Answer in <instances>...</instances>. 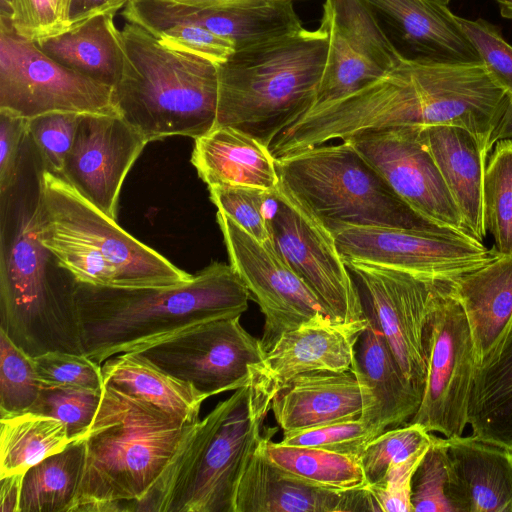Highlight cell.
<instances>
[{"label":"cell","mask_w":512,"mask_h":512,"mask_svg":"<svg viewBox=\"0 0 512 512\" xmlns=\"http://www.w3.org/2000/svg\"><path fill=\"white\" fill-rule=\"evenodd\" d=\"M369 317L350 322L319 313L281 335L255 368L254 379L274 396L298 375L350 371Z\"/></svg>","instance_id":"21"},{"label":"cell","mask_w":512,"mask_h":512,"mask_svg":"<svg viewBox=\"0 0 512 512\" xmlns=\"http://www.w3.org/2000/svg\"><path fill=\"white\" fill-rule=\"evenodd\" d=\"M125 1H126V3H128L130 0H125Z\"/></svg>","instance_id":"55"},{"label":"cell","mask_w":512,"mask_h":512,"mask_svg":"<svg viewBox=\"0 0 512 512\" xmlns=\"http://www.w3.org/2000/svg\"><path fill=\"white\" fill-rule=\"evenodd\" d=\"M447 479L444 438L431 433V443L412 477L413 512H454L446 496Z\"/></svg>","instance_id":"42"},{"label":"cell","mask_w":512,"mask_h":512,"mask_svg":"<svg viewBox=\"0 0 512 512\" xmlns=\"http://www.w3.org/2000/svg\"><path fill=\"white\" fill-rule=\"evenodd\" d=\"M458 21L491 78L512 97V46L495 25L482 18L458 16Z\"/></svg>","instance_id":"46"},{"label":"cell","mask_w":512,"mask_h":512,"mask_svg":"<svg viewBox=\"0 0 512 512\" xmlns=\"http://www.w3.org/2000/svg\"><path fill=\"white\" fill-rule=\"evenodd\" d=\"M276 250L316 295L335 321L366 317L352 274L332 232L280 182L269 200Z\"/></svg>","instance_id":"12"},{"label":"cell","mask_w":512,"mask_h":512,"mask_svg":"<svg viewBox=\"0 0 512 512\" xmlns=\"http://www.w3.org/2000/svg\"><path fill=\"white\" fill-rule=\"evenodd\" d=\"M428 447L419 450L404 461L392 464L379 481L367 486L366 491L375 511L413 512L412 477Z\"/></svg>","instance_id":"48"},{"label":"cell","mask_w":512,"mask_h":512,"mask_svg":"<svg viewBox=\"0 0 512 512\" xmlns=\"http://www.w3.org/2000/svg\"><path fill=\"white\" fill-rule=\"evenodd\" d=\"M469 324L477 366L512 330V255L451 279Z\"/></svg>","instance_id":"28"},{"label":"cell","mask_w":512,"mask_h":512,"mask_svg":"<svg viewBox=\"0 0 512 512\" xmlns=\"http://www.w3.org/2000/svg\"><path fill=\"white\" fill-rule=\"evenodd\" d=\"M239 319L204 322L136 352L207 398L235 391L253 382L266 355Z\"/></svg>","instance_id":"13"},{"label":"cell","mask_w":512,"mask_h":512,"mask_svg":"<svg viewBox=\"0 0 512 512\" xmlns=\"http://www.w3.org/2000/svg\"><path fill=\"white\" fill-rule=\"evenodd\" d=\"M512 139V97H509L505 112L491 137V148L501 140Z\"/></svg>","instance_id":"53"},{"label":"cell","mask_w":512,"mask_h":512,"mask_svg":"<svg viewBox=\"0 0 512 512\" xmlns=\"http://www.w3.org/2000/svg\"><path fill=\"white\" fill-rule=\"evenodd\" d=\"M427 374L419 409L408 423L444 437L463 434L477 367L465 312L451 279L436 280L424 329Z\"/></svg>","instance_id":"10"},{"label":"cell","mask_w":512,"mask_h":512,"mask_svg":"<svg viewBox=\"0 0 512 512\" xmlns=\"http://www.w3.org/2000/svg\"><path fill=\"white\" fill-rule=\"evenodd\" d=\"M362 407L361 389L350 371L298 375L271 402L283 433L355 420Z\"/></svg>","instance_id":"27"},{"label":"cell","mask_w":512,"mask_h":512,"mask_svg":"<svg viewBox=\"0 0 512 512\" xmlns=\"http://www.w3.org/2000/svg\"><path fill=\"white\" fill-rule=\"evenodd\" d=\"M198 421L184 423L104 384L83 438L85 458L73 512L132 511L173 462Z\"/></svg>","instance_id":"3"},{"label":"cell","mask_w":512,"mask_h":512,"mask_svg":"<svg viewBox=\"0 0 512 512\" xmlns=\"http://www.w3.org/2000/svg\"><path fill=\"white\" fill-rule=\"evenodd\" d=\"M24 474L16 473L0 478V512H20Z\"/></svg>","instance_id":"51"},{"label":"cell","mask_w":512,"mask_h":512,"mask_svg":"<svg viewBox=\"0 0 512 512\" xmlns=\"http://www.w3.org/2000/svg\"><path fill=\"white\" fill-rule=\"evenodd\" d=\"M276 168L280 183L330 231L371 226L457 234L413 210L349 140L278 157Z\"/></svg>","instance_id":"9"},{"label":"cell","mask_w":512,"mask_h":512,"mask_svg":"<svg viewBox=\"0 0 512 512\" xmlns=\"http://www.w3.org/2000/svg\"><path fill=\"white\" fill-rule=\"evenodd\" d=\"M346 140L413 210L439 227L473 238L420 139L419 126L374 129Z\"/></svg>","instance_id":"16"},{"label":"cell","mask_w":512,"mask_h":512,"mask_svg":"<svg viewBox=\"0 0 512 512\" xmlns=\"http://www.w3.org/2000/svg\"><path fill=\"white\" fill-rule=\"evenodd\" d=\"M32 360L44 385L103 390L102 366L83 353L50 351Z\"/></svg>","instance_id":"44"},{"label":"cell","mask_w":512,"mask_h":512,"mask_svg":"<svg viewBox=\"0 0 512 512\" xmlns=\"http://www.w3.org/2000/svg\"><path fill=\"white\" fill-rule=\"evenodd\" d=\"M146 144L117 112L83 113L59 176L116 219L123 182Z\"/></svg>","instance_id":"19"},{"label":"cell","mask_w":512,"mask_h":512,"mask_svg":"<svg viewBox=\"0 0 512 512\" xmlns=\"http://www.w3.org/2000/svg\"><path fill=\"white\" fill-rule=\"evenodd\" d=\"M328 52L313 108L348 96L402 60L362 0H325Z\"/></svg>","instance_id":"17"},{"label":"cell","mask_w":512,"mask_h":512,"mask_svg":"<svg viewBox=\"0 0 512 512\" xmlns=\"http://www.w3.org/2000/svg\"><path fill=\"white\" fill-rule=\"evenodd\" d=\"M230 265L264 315L261 344L268 352L281 335L319 313H326L316 295L276 250L273 240L261 242L217 210Z\"/></svg>","instance_id":"15"},{"label":"cell","mask_w":512,"mask_h":512,"mask_svg":"<svg viewBox=\"0 0 512 512\" xmlns=\"http://www.w3.org/2000/svg\"><path fill=\"white\" fill-rule=\"evenodd\" d=\"M331 232L345 263L365 262L431 280L453 279L500 255L454 233L371 226H341Z\"/></svg>","instance_id":"14"},{"label":"cell","mask_w":512,"mask_h":512,"mask_svg":"<svg viewBox=\"0 0 512 512\" xmlns=\"http://www.w3.org/2000/svg\"><path fill=\"white\" fill-rule=\"evenodd\" d=\"M84 458V441L75 440L27 470L20 512H73Z\"/></svg>","instance_id":"35"},{"label":"cell","mask_w":512,"mask_h":512,"mask_svg":"<svg viewBox=\"0 0 512 512\" xmlns=\"http://www.w3.org/2000/svg\"><path fill=\"white\" fill-rule=\"evenodd\" d=\"M261 443L240 479L235 512L375 511L366 489L336 492L306 483L271 462Z\"/></svg>","instance_id":"25"},{"label":"cell","mask_w":512,"mask_h":512,"mask_svg":"<svg viewBox=\"0 0 512 512\" xmlns=\"http://www.w3.org/2000/svg\"><path fill=\"white\" fill-rule=\"evenodd\" d=\"M419 136L433 157L470 235L487 234L483 181L489 154L467 129L452 125L419 126Z\"/></svg>","instance_id":"26"},{"label":"cell","mask_w":512,"mask_h":512,"mask_svg":"<svg viewBox=\"0 0 512 512\" xmlns=\"http://www.w3.org/2000/svg\"><path fill=\"white\" fill-rule=\"evenodd\" d=\"M290 1H292V0H290Z\"/></svg>","instance_id":"56"},{"label":"cell","mask_w":512,"mask_h":512,"mask_svg":"<svg viewBox=\"0 0 512 512\" xmlns=\"http://www.w3.org/2000/svg\"><path fill=\"white\" fill-rule=\"evenodd\" d=\"M80 115L56 111L28 119V139L36 149L43 170L62 174L75 140Z\"/></svg>","instance_id":"41"},{"label":"cell","mask_w":512,"mask_h":512,"mask_svg":"<svg viewBox=\"0 0 512 512\" xmlns=\"http://www.w3.org/2000/svg\"><path fill=\"white\" fill-rule=\"evenodd\" d=\"M102 374L104 384L145 400L184 423L200 420V408L207 397L139 352H125L107 359Z\"/></svg>","instance_id":"31"},{"label":"cell","mask_w":512,"mask_h":512,"mask_svg":"<svg viewBox=\"0 0 512 512\" xmlns=\"http://www.w3.org/2000/svg\"><path fill=\"white\" fill-rule=\"evenodd\" d=\"M126 4L125 0H70V27L105 12H118Z\"/></svg>","instance_id":"50"},{"label":"cell","mask_w":512,"mask_h":512,"mask_svg":"<svg viewBox=\"0 0 512 512\" xmlns=\"http://www.w3.org/2000/svg\"><path fill=\"white\" fill-rule=\"evenodd\" d=\"M74 440L60 420L31 411L0 420V478L25 473Z\"/></svg>","instance_id":"34"},{"label":"cell","mask_w":512,"mask_h":512,"mask_svg":"<svg viewBox=\"0 0 512 512\" xmlns=\"http://www.w3.org/2000/svg\"><path fill=\"white\" fill-rule=\"evenodd\" d=\"M498 6L503 18L512 20V0H494Z\"/></svg>","instance_id":"54"},{"label":"cell","mask_w":512,"mask_h":512,"mask_svg":"<svg viewBox=\"0 0 512 512\" xmlns=\"http://www.w3.org/2000/svg\"><path fill=\"white\" fill-rule=\"evenodd\" d=\"M37 195L12 221L1 218L0 329L30 357L82 353L76 281L40 241Z\"/></svg>","instance_id":"8"},{"label":"cell","mask_w":512,"mask_h":512,"mask_svg":"<svg viewBox=\"0 0 512 512\" xmlns=\"http://www.w3.org/2000/svg\"><path fill=\"white\" fill-rule=\"evenodd\" d=\"M275 429H268L261 446L276 466L316 487L350 492L366 489L368 482L359 459L344 454L271 441Z\"/></svg>","instance_id":"33"},{"label":"cell","mask_w":512,"mask_h":512,"mask_svg":"<svg viewBox=\"0 0 512 512\" xmlns=\"http://www.w3.org/2000/svg\"><path fill=\"white\" fill-rule=\"evenodd\" d=\"M176 3L201 7V8H223L233 6H250L265 4L273 0H170Z\"/></svg>","instance_id":"52"},{"label":"cell","mask_w":512,"mask_h":512,"mask_svg":"<svg viewBox=\"0 0 512 512\" xmlns=\"http://www.w3.org/2000/svg\"><path fill=\"white\" fill-rule=\"evenodd\" d=\"M508 102L482 63L402 59L383 77L341 99L339 116L351 136L397 126L462 127L489 154Z\"/></svg>","instance_id":"2"},{"label":"cell","mask_w":512,"mask_h":512,"mask_svg":"<svg viewBox=\"0 0 512 512\" xmlns=\"http://www.w3.org/2000/svg\"><path fill=\"white\" fill-rule=\"evenodd\" d=\"M272 192L240 185L209 187L210 200L217 210L261 242L272 240L268 213Z\"/></svg>","instance_id":"40"},{"label":"cell","mask_w":512,"mask_h":512,"mask_svg":"<svg viewBox=\"0 0 512 512\" xmlns=\"http://www.w3.org/2000/svg\"><path fill=\"white\" fill-rule=\"evenodd\" d=\"M273 398L254 379L219 402L132 511L235 512L238 485L267 433L263 423Z\"/></svg>","instance_id":"6"},{"label":"cell","mask_w":512,"mask_h":512,"mask_svg":"<svg viewBox=\"0 0 512 512\" xmlns=\"http://www.w3.org/2000/svg\"><path fill=\"white\" fill-rule=\"evenodd\" d=\"M446 496L454 512H512V448L480 437H444Z\"/></svg>","instance_id":"23"},{"label":"cell","mask_w":512,"mask_h":512,"mask_svg":"<svg viewBox=\"0 0 512 512\" xmlns=\"http://www.w3.org/2000/svg\"><path fill=\"white\" fill-rule=\"evenodd\" d=\"M69 5L70 0H8L7 16L18 35L37 42L70 28Z\"/></svg>","instance_id":"43"},{"label":"cell","mask_w":512,"mask_h":512,"mask_svg":"<svg viewBox=\"0 0 512 512\" xmlns=\"http://www.w3.org/2000/svg\"><path fill=\"white\" fill-rule=\"evenodd\" d=\"M483 181L486 230L500 255H512V139L495 143Z\"/></svg>","instance_id":"36"},{"label":"cell","mask_w":512,"mask_h":512,"mask_svg":"<svg viewBox=\"0 0 512 512\" xmlns=\"http://www.w3.org/2000/svg\"><path fill=\"white\" fill-rule=\"evenodd\" d=\"M327 52L322 23L235 50L217 66L215 125L239 129L269 147L313 109Z\"/></svg>","instance_id":"4"},{"label":"cell","mask_w":512,"mask_h":512,"mask_svg":"<svg viewBox=\"0 0 512 512\" xmlns=\"http://www.w3.org/2000/svg\"><path fill=\"white\" fill-rule=\"evenodd\" d=\"M122 69L113 88L116 112L147 141L197 139L216 124L217 66L164 47L142 27L120 30Z\"/></svg>","instance_id":"7"},{"label":"cell","mask_w":512,"mask_h":512,"mask_svg":"<svg viewBox=\"0 0 512 512\" xmlns=\"http://www.w3.org/2000/svg\"><path fill=\"white\" fill-rule=\"evenodd\" d=\"M0 109L30 119L49 112L111 113L113 87L71 70L0 21Z\"/></svg>","instance_id":"11"},{"label":"cell","mask_w":512,"mask_h":512,"mask_svg":"<svg viewBox=\"0 0 512 512\" xmlns=\"http://www.w3.org/2000/svg\"><path fill=\"white\" fill-rule=\"evenodd\" d=\"M364 289L372 318L407 378L423 395L427 363L424 329L436 280L365 263H346Z\"/></svg>","instance_id":"18"},{"label":"cell","mask_w":512,"mask_h":512,"mask_svg":"<svg viewBox=\"0 0 512 512\" xmlns=\"http://www.w3.org/2000/svg\"><path fill=\"white\" fill-rule=\"evenodd\" d=\"M430 442L431 433L416 423L388 429L374 437L359 457L368 485L379 481L392 464L408 459Z\"/></svg>","instance_id":"38"},{"label":"cell","mask_w":512,"mask_h":512,"mask_svg":"<svg viewBox=\"0 0 512 512\" xmlns=\"http://www.w3.org/2000/svg\"><path fill=\"white\" fill-rule=\"evenodd\" d=\"M42 244L76 282L112 288L166 287L193 275L120 227L63 177L37 176Z\"/></svg>","instance_id":"5"},{"label":"cell","mask_w":512,"mask_h":512,"mask_svg":"<svg viewBox=\"0 0 512 512\" xmlns=\"http://www.w3.org/2000/svg\"><path fill=\"white\" fill-rule=\"evenodd\" d=\"M28 139V119L0 109V194L10 195L20 177L22 151Z\"/></svg>","instance_id":"49"},{"label":"cell","mask_w":512,"mask_h":512,"mask_svg":"<svg viewBox=\"0 0 512 512\" xmlns=\"http://www.w3.org/2000/svg\"><path fill=\"white\" fill-rule=\"evenodd\" d=\"M374 438L361 418L320 427L283 433V445L324 449L359 459Z\"/></svg>","instance_id":"45"},{"label":"cell","mask_w":512,"mask_h":512,"mask_svg":"<svg viewBox=\"0 0 512 512\" xmlns=\"http://www.w3.org/2000/svg\"><path fill=\"white\" fill-rule=\"evenodd\" d=\"M250 292L231 265L212 262L188 282L112 288L75 282L82 353L98 364L137 351L198 324L240 318Z\"/></svg>","instance_id":"1"},{"label":"cell","mask_w":512,"mask_h":512,"mask_svg":"<svg viewBox=\"0 0 512 512\" xmlns=\"http://www.w3.org/2000/svg\"><path fill=\"white\" fill-rule=\"evenodd\" d=\"M401 59L481 63L458 16L441 0H362Z\"/></svg>","instance_id":"20"},{"label":"cell","mask_w":512,"mask_h":512,"mask_svg":"<svg viewBox=\"0 0 512 512\" xmlns=\"http://www.w3.org/2000/svg\"><path fill=\"white\" fill-rule=\"evenodd\" d=\"M41 388L32 357L0 329V417L30 411Z\"/></svg>","instance_id":"37"},{"label":"cell","mask_w":512,"mask_h":512,"mask_svg":"<svg viewBox=\"0 0 512 512\" xmlns=\"http://www.w3.org/2000/svg\"><path fill=\"white\" fill-rule=\"evenodd\" d=\"M191 163L209 187L240 185L274 191L280 182L269 147L243 131L215 125L194 139Z\"/></svg>","instance_id":"29"},{"label":"cell","mask_w":512,"mask_h":512,"mask_svg":"<svg viewBox=\"0 0 512 512\" xmlns=\"http://www.w3.org/2000/svg\"><path fill=\"white\" fill-rule=\"evenodd\" d=\"M103 390L42 384L31 412L52 416L63 422L69 436L83 439L99 407Z\"/></svg>","instance_id":"39"},{"label":"cell","mask_w":512,"mask_h":512,"mask_svg":"<svg viewBox=\"0 0 512 512\" xmlns=\"http://www.w3.org/2000/svg\"><path fill=\"white\" fill-rule=\"evenodd\" d=\"M467 417L472 435L512 448V330L476 367Z\"/></svg>","instance_id":"32"},{"label":"cell","mask_w":512,"mask_h":512,"mask_svg":"<svg viewBox=\"0 0 512 512\" xmlns=\"http://www.w3.org/2000/svg\"><path fill=\"white\" fill-rule=\"evenodd\" d=\"M140 19L152 33L178 24L203 27L229 40L235 50L251 47L302 30L290 0L223 8H201L170 0H144Z\"/></svg>","instance_id":"22"},{"label":"cell","mask_w":512,"mask_h":512,"mask_svg":"<svg viewBox=\"0 0 512 512\" xmlns=\"http://www.w3.org/2000/svg\"><path fill=\"white\" fill-rule=\"evenodd\" d=\"M116 13L96 15L36 44L59 64L114 88L122 69L120 30L114 22Z\"/></svg>","instance_id":"30"},{"label":"cell","mask_w":512,"mask_h":512,"mask_svg":"<svg viewBox=\"0 0 512 512\" xmlns=\"http://www.w3.org/2000/svg\"><path fill=\"white\" fill-rule=\"evenodd\" d=\"M154 36L166 48L202 58L216 66L224 63L235 51L229 40L191 24L173 25Z\"/></svg>","instance_id":"47"},{"label":"cell","mask_w":512,"mask_h":512,"mask_svg":"<svg viewBox=\"0 0 512 512\" xmlns=\"http://www.w3.org/2000/svg\"><path fill=\"white\" fill-rule=\"evenodd\" d=\"M368 317L350 372L361 389L360 418L376 437L407 424L419 409L422 395L402 371L376 321Z\"/></svg>","instance_id":"24"}]
</instances>
